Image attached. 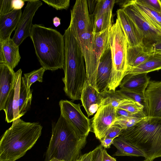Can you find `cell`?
Instances as JSON below:
<instances>
[{
	"instance_id": "cell-24",
	"label": "cell",
	"mask_w": 161,
	"mask_h": 161,
	"mask_svg": "<svg viewBox=\"0 0 161 161\" xmlns=\"http://www.w3.org/2000/svg\"><path fill=\"white\" fill-rule=\"evenodd\" d=\"M90 17L93 28L94 33L101 32L111 28L112 25V12L95 16L90 14Z\"/></svg>"
},
{
	"instance_id": "cell-7",
	"label": "cell",
	"mask_w": 161,
	"mask_h": 161,
	"mask_svg": "<svg viewBox=\"0 0 161 161\" xmlns=\"http://www.w3.org/2000/svg\"><path fill=\"white\" fill-rule=\"evenodd\" d=\"M122 9L135 24L143 38L144 50L152 53L153 46L161 42V31L155 27L145 17L134 0H128Z\"/></svg>"
},
{
	"instance_id": "cell-5",
	"label": "cell",
	"mask_w": 161,
	"mask_h": 161,
	"mask_svg": "<svg viewBox=\"0 0 161 161\" xmlns=\"http://www.w3.org/2000/svg\"><path fill=\"white\" fill-rule=\"evenodd\" d=\"M142 151L145 159L153 161L161 157V118L146 116L119 136Z\"/></svg>"
},
{
	"instance_id": "cell-19",
	"label": "cell",
	"mask_w": 161,
	"mask_h": 161,
	"mask_svg": "<svg viewBox=\"0 0 161 161\" xmlns=\"http://www.w3.org/2000/svg\"><path fill=\"white\" fill-rule=\"evenodd\" d=\"M22 10H14L8 13L0 15V41L9 39L17 28Z\"/></svg>"
},
{
	"instance_id": "cell-43",
	"label": "cell",
	"mask_w": 161,
	"mask_h": 161,
	"mask_svg": "<svg viewBox=\"0 0 161 161\" xmlns=\"http://www.w3.org/2000/svg\"><path fill=\"white\" fill-rule=\"evenodd\" d=\"M53 24L55 26L57 27L61 24L60 19L57 17H55L53 19Z\"/></svg>"
},
{
	"instance_id": "cell-9",
	"label": "cell",
	"mask_w": 161,
	"mask_h": 161,
	"mask_svg": "<svg viewBox=\"0 0 161 161\" xmlns=\"http://www.w3.org/2000/svg\"><path fill=\"white\" fill-rule=\"evenodd\" d=\"M26 5L20 17L12 39L18 46L27 37L31 36L33 17L42 3L39 0H27Z\"/></svg>"
},
{
	"instance_id": "cell-12",
	"label": "cell",
	"mask_w": 161,
	"mask_h": 161,
	"mask_svg": "<svg viewBox=\"0 0 161 161\" xmlns=\"http://www.w3.org/2000/svg\"><path fill=\"white\" fill-rule=\"evenodd\" d=\"M22 70L19 69L15 72L14 88L5 103L3 110L5 114V121L10 123L20 118L19 113V91Z\"/></svg>"
},
{
	"instance_id": "cell-32",
	"label": "cell",
	"mask_w": 161,
	"mask_h": 161,
	"mask_svg": "<svg viewBox=\"0 0 161 161\" xmlns=\"http://www.w3.org/2000/svg\"><path fill=\"white\" fill-rule=\"evenodd\" d=\"M149 8L161 13V1L159 0H136Z\"/></svg>"
},
{
	"instance_id": "cell-30",
	"label": "cell",
	"mask_w": 161,
	"mask_h": 161,
	"mask_svg": "<svg viewBox=\"0 0 161 161\" xmlns=\"http://www.w3.org/2000/svg\"><path fill=\"white\" fill-rule=\"evenodd\" d=\"M116 91L120 94L136 103L144 110L145 112V102L144 95L124 89H120Z\"/></svg>"
},
{
	"instance_id": "cell-40",
	"label": "cell",
	"mask_w": 161,
	"mask_h": 161,
	"mask_svg": "<svg viewBox=\"0 0 161 161\" xmlns=\"http://www.w3.org/2000/svg\"><path fill=\"white\" fill-rule=\"evenodd\" d=\"M88 11L90 14H92L95 10L97 0H86Z\"/></svg>"
},
{
	"instance_id": "cell-3",
	"label": "cell",
	"mask_w": 161,
	"mask_h": 161,
	"mask_svg": "<svg viewBox=\"0 0 161 161\" xmlns=\"http://www.w3.org/2000/svg\"><path fill=\"white\" fill-rule=\"evenodd\" d=\"M30 37L41 66L46 70L63 68L64 58V36L56 30L42 24L33 25Z\"/></svg>"
},
{
	"instance_id": "cell-45",
	"label": "cell",
	"mask_w": 161,
	"mask_h": 161,
	"mask_svg": "<svg viewBox=\"0 0 161 161\" xmlns=\"http://www.w3.org/2000/svg\"><path fill=\"white\" fill-rule=\"evenodd\" d=\"M149 161V160H148L147 159H145L144 160H143V161Z\"/></svg>"
},
{
	"instance_id": "cell-38",
	"label": "cell",
	"mask_w": 161,
	"mask_h": 161,
	"mask_svg": "<svg viewBox=\"0 0 161 161\" xmlns=\"http://www.w3.org/2000/svg\"><path fill=\"white\" fill-rule=\"evenodd\" d=\"M25 1L12 0V6L13 10H20L25 4Z\"/></svg>"
},
{
	"instance_id": "cell-14",
	"label": "cell",
	"mask_w": 161,
	"mask_h": 161,
	"mask_svg": "<svg viewBox=\"0 0 161 161\" xmlns=\"http://www.w3.org/2000/svg\"><path fill=\"white\" fill-rule=\"evenodd\" d=\"M112 67L110 47L100 58L97 68L96 84L97 89L101 93L108 91Z\"/></svg>"
},
{
	"instance_id": "cell-11",
	"label": "cell",
	"mask_w": 161,
	"mask_h": 161,
	"mask_svg": "<svg viewBox=\"0 0 161 161\" xmlns=\"http://www.w3.org/2000/svg\"><path fill=\"white\" fill-rule=\"evenodd\" d=\"M144 96L146 116L161 118V81L150 80Z\"/></svg>"
},
{
	"instance_id": "cell-25",
	"label": "cell",
	"mask_w": 161,
	"mask_h": 161,
	"mask_svg": "<svg viewBox=\"0 0 161 161\" xmlns=\"http://www.w3.org/2000/svg\"><path fill=\"white\" fill-rule=\"evenodd\" d=\"M32 99V92L29 93L22 77L19 91V113L20 118L24 115L31 107Z\"/></svg>"
},
{
	"instance_id": "cell-23",
	"label": "cell",
	"mask_w": 161,
	"mask_h": 161,
	"mask_svg": "<svg viewBox=\"0 0 161 161\" xmlns=\"http://www.w3.org/2000/svg\"><path fill=\"white\" fill-rule=\"evenodd\" d=\"M102 97L101 106L110 104L116 109L123 104L135 102L120 94L116 91L108 90L102 93Z\"/></svg>"
},
{
	"instance_id": "cell-10",
	"label": "cell",
	"mask_w": 161,
	"mask_h": 161,
	"mask_svg": "<svg viewBox=\"0 0 161 161\" xmlns=\"http://www.w3.org/2000/svg\"><path fill=\"white\" fill-rule=\"evenodd\" d=\"M117 118L116 109L110 104L101 106L92 119V128L97 138L103 139Z\"/></svg>"
},
{
	"instance_id": "cell-28",
	"label": "cell",
	"mask_w": 161,
	"mask_h": 161,
	"mask_svg": "<svg viewBox=\"0 0 161 161\" xmlns=\"http://www.w3.org/2000/svg\"><path fill=\"white\" fill-rule=\"evenodd\" d=\"M115 0H97L94 11L92 14L97 16L112 12Z\"/></svg>"
},
{
	"instance_id": "cell-35",
	"label": "cell",
	"mask_w": 161,
	"mask_h": 161,
	"mask_svg": "<svg viewBox=\"0 0 161 161\" xmlns=\"http://www.w3.org/2000/svg\"><path fill=\"white\" fill-rule=\"evenodd\" d=\"M0 15L8 13L14 10L12 6V0H0Z\"/></svg>"
},
{
	"instance_id": "cell-17",
	"label": "cell",
	"mask_w": 161,
	"mask_h": 161,
	"mask_svg": "<svg viewBox=\"0 0 161 161\" xmlns=\"http://www.w3.org/2000/svg\"><path fill=\"white\" fill-rule=\"evenodd\" d=\"M20 59L19 47L12 38L0 41V63L5 64L14 70Z\"/></svg>"
},
{
	"instance_id": "cell-18",
	"label": "cell",
	"mask_w": 161,
	"mask_h": 161,
	"mask_svg": "<svg viewBox=\"0 0 161 161\" xmlns=\"http://www.w3.org/2000/svg\"><path fill=\"white\" fill-rule=\"evenodd\" d=\"M147 74H129L125 75L119 86L120 89L144 95L150 81V77L147 76Z\"/></svg>"
},
{
	"instance_id": "cell-1",
	"label": "cell",
	"mask_w": 161,
	"mask_h": 161,
	"mask_svg": "<svg viewBox=\"0 0 161 161\" xmlns=\"http://www.w3.org/2000/svg\"><path fill=\"white\" fill-rule=\"evenodd\" d=\"M86 0H77L71 10L70 30L81 49L85 60L87 79L96 84L98 64L94 52V37Z\"/></svg>"
},
{
	"instance_id": "cell-13",
	"label": "cell",
	"mask_w": 161,
	"mask_h": 161,
	"mask_svg": "<svg viewBox=\"0 0 161 161\" xmlns=\"http://www.w3.org/2000/svg\"><path fill=\"white\" fill-rule=\"evenodd\" d=\"M116 12L117 19L126 37L128 47H143V37L135 24L123 9H118Z\"/></svg>"
},
{
	"instance_id": "cell-37",
	"label": "cell",
	"mask_w": 161,
	"mask_h": 161,
	"mask_svg": "<svg viewBox=\"0 0 161 161\" xmlns=\"http://www.w3.org/2000/svg\"><path fill=\"white\" fill-rule=\"evenodd\" d=\"M94 152V149L88 153L81 155L79 158L75 161H92Z\"/></svg>"
},
{
	"instance_id": "cell-20",
	"label": "cell",
	"mask_w": 161,
	"mask_h": 161,
	"mask_svg": "<svg viewBox=\"0 0 161 161\" xmlns=\"http://www.w3.org/2000/svg\"><path fill=\"white\" fill-rule=\"evenodd\" d=\"M161 69V55L152 53L145 62L134 68L127 69L126 75L146 73Z\"/></svg>"
},
{
	"instance_id": "cell-6",
	"label": "cell",
	"mask_w": 161,
	"mask_h": 161,
	"mask_svg": "<svg viewBox=\"0 0 161 161\" xmlns=\"http://www.w3.org/2000/svg\"><path fill=\"white\" fill-rule=\"evenodd\" d=\"M109 45L112 67L108 88L109 90L115 91L125 75L127 68V39L117 19L110 28Z\"/></svg>"
},
{
	"instance_id": "cell-29",
	"label": "cell",
	"mask_w": 161,
	"mask_h": 161,
	"mask_svg": "<svg viewBox=\"0 0 161 161\" xmlns=\"http://www.w3.org/2000/svg\"><path fill=\"white\" fill-rule=\"evenodd\" d=\"M146 117L117 116L114 125H119L123 130H125L135 125Z\"/></svg>"
},
{
	"instance_id": "cell-4",
	"label": "cell",
	"mask_w": 161,
	"mask_h": 161,
	"mask_svg": "<svg viewBox=\"0 0 161 161\" xmlns=\"http://www.w3.org/2000/svg\"><path fill=\"white\" fill-rule=\"evenodd\" d=\"M87 136L80 137L68 121L60 114L52 124V135L45 154V161L53 158L75 161L81 155Z\"/></svg>"
},
{
	"instance_id": "cell-34",
	"label": "cell",
	"mask_w": 161,
	"mask_h": 161,
	"mask_svg": "<svg viewBox=\"0 0 161 161\" xmlns=\"http://www.w3.org/2000/svg\"><path fill=\"white\" fill-rule=\"evenodd\" d=\"M121 127L118 125H112L106 132L104 138L114 139L119 137L123 131Z\"/></svg>"
},
{
	"instance_id": "cell-21",
	"label": "cell",
	"mask_w": 161,
	"mask_h": 161,
	"mask_svg": "<svg viewBox=\"0 0 161 161\" xmlns=\"http://www.w3.org/2000/svg\"><path fill=\"white\" fill-rule=\"evenodd\" d=\"M112 144L117 149L114 156L143 157L146 158L142 151L119 136L114 139Z\"/></svg>"
},
{
	"instance_id": "cell-36",
	"label": "cell",
	"mask_w": 161,
	"mask_h": 161,
	"mask_svg": "<svg viewBox=\"0 0 161 161\" xmlns=\"http://www.w3.org/2000/svg\"><path fill=\"white\" fill-rule=\"evenodd\" d=\"M103 147L101 145L97 146L95 149L92 161H103Z\"/></svg>"
},
{
	"instance_id": "cell-44",
	"label": "cell",
	"mask_w": 161,
	"mask_h": 161,
	"mask_svg": "<svg viewBox=\"0 0 161 161\" xmlns=\"http://www.w3.org/2000/svg\"><path fill=\"white\" fill-rule=\"evenodd\" d=\"M48 161H65L64 160H60L56 158H53Z\"/></svg>"
},
{
	"instance_id": "cell-42",
	"label": "cell",
	"mask_w": 161,
	"mask_h": 161,
	"mask_svg": "<svg viewBox=\"0 0 161 161\" xmlns=\"http://www.w3.org/2000/svg\"><path fill=\"white\" fill-rule=\"evenodd\" d=\"M152 53L161 55V42L155 44L153 46Z\"/></svg>"
},
{
	"instance_id": "cell-26",
	"label": "cell",
	"mask_w": 161,
	"mask_h": 161,
	"mask_svg": "<svg viewBox=\"0 0 161 161\" xmlns=\"http://www.w3.org/2000/svg\"><path fill=\"white\" fill-rule=\"evenodd\" d=\"M134 2L146 18L155 27L161 31V13L151 9L136 0Z\"/></svg>"
},
{
	"instance_id": "cell-15",
	"label": "cell",
	"mask_w": 161,
	"mask_h": 161,
	"mask_svg": "<svg viewBox=\"0 0 161 161\" xmlns=\"http://www.w3.org/2000/svg\"><path fill=\"white\" fill-rule=\"evenodd\" d=\"M102 93H100L86 80L81 94L80 100L88 117L95 113L101 106Z\"/></svg>"
},
{
	"instance_id": "cell-39",
	"label": "cell",
	"mask_w": 161,
	"mask_h": 161,
	"mask_svg": "<svg viewBox=\"0 0 161 161\" xmlns=\"http://www.w3.org/2000/svg\"><path fill=\"white\" fill-rule=\"evenodd\" d=\"M114 139L104 138L100 140L101 145L104 148H109L111 144H113Z\"/></svg>"
},
{
	"instance_id": "cell-2",
	"label": "cell",
	"mask_w": 161,
	"mask_h": 161,
	"mask_svg": "<svg viewBox=\"0 0 161 161\" xmlns=\"http://www.w3.org/2000/svg\"><path fill=\"white\" fill-rule=\"evenodd\" d=\"M42 129L38 122H26L20 118L14 120L1 137L0 161H15L24 156L36 144Z\"/></svg>"
},
{
	"instance_id": "cell-27",
	"label": "cell",
	"mask_w": 161,
	"mask_h": 161,
	"mask_svg": "<svg viewBox=\"0 0 161 161\" xmlns=\"http://www.w3.org/2000/svg\"><path fill=\"white\" fill-rule=\"evenodd\" d=\"M46 70L42 67L34 70L31 72L24 74V80L28 92H32V90L30 87L31 85L36 81L42 82L43 81V77Z\"/></svg>"
},
{
	"instance_id": "cell-31",
	"label": "cell",
	"mask_w": 161,
	"mask_h": 161,
	"mask_svg": "<svg viewBox=\"0 0 161 161\" xmlns=\"http://www.w3.org/2000/svg\"><path fill=\"white\" fill-rule=\"evenodd\" d=\"M45 3L57 10L67 9L70 4L69 0H42Z\"/></svg>"
},
{
	"instance_id": "cell-8",
	"label": "cell",
	"mask_w": 161,
	"mask_h": 161,
	"mask_svg": "<svg viewBox=\"0 0 161 161\" xmlns=\"http://www.w3.org/2000/svg\"><path fill=\"white\" fill-rule=\"evenodd\" d=\"M61 114L66 119L80 137L87 136L92 128L90 120L82 113L80 103L67 100L59 103Z\"/></svg>"
},
{
	"instance_id": "cell-22",
	"label": "cell",
	"mask_w": 161,
	"mask_h": 161,
	"mask_svg": "<svg viewBox=\"0 0 161 161\" xmlns=\"http://www.w3.org/2000/svg\"><path fill=\"white\" fill-rule=\"evenodd\" d=\"M152 53L145 51L141 45L133 47H128L127 69L135 67L140 65L147 59Z\"/></svg>"
},
{
	"instance_id": "cell-16",
	"label": "cell",
	"mask_w": 161,
	"mask_h": 161,
	"mask_svg": "<svg viewBox=\"0 0 161 161\" xmlns=\"http://www.w3.org/2000/svg\"><path fill=\"white\" fill-rule=\"evenodd\" d=\"M15 72L6 64L0 63V110H3L14 84Z\"/></svg>"
},
{
	"instance_id": "cell-41",
	"label": "cell",
	"mask_w": 161,
	"mask_h": 161,
	"mask_svg": "<svg viewBox=\"0 0 161 161\" xmlns=\"http://www.w3.org/2000/svg\"><path fill=\"white\" fill-rule=\"evenodd\" d=\"M103 161H117L115 158L110 156L105 148L103 150Z\"/></svg>"
},
{
	"instance_id": "cell-33",
	"label": "cell",
	"mask_w": 161,
	"mask_h": 161,
	"mask_svg": "<svg viewBox=\"0 0 161 161\" xmlns=\"http://www.w3.org/2000/svg\"><path fill=\"white\" fill-rule=\"evenodd\" d=\"M117 108L123 109L134 114H146L144 110L135 102L123 104L119 106Z\"/></svg>"
}]
</instances>
